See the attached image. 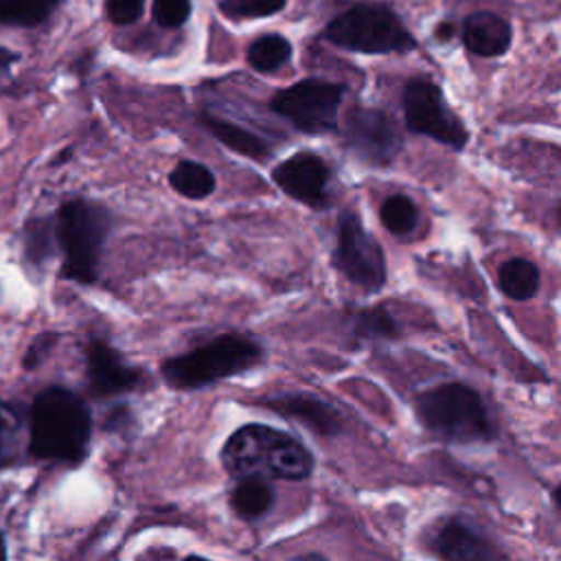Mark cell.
Instances as JSON below:
<instances>
[{
	"instance_id": "obj_1",
	"label": "cell",
	"mask_w": 561,
	"mask_h": 561,
	"mask_svg": "<svg viewBox=\"0 0 561 561\" xmlns=\"http://www.w3.org/2000/svg\"><path fill=\"white\" fill-rule=\"evenodd\" d=\"M90 432V412L75 392L55 386L35 397L28 427V449L35 458L77 462L88 451Z\"/></svg>"
},
{
	"instance_id": "obj_2",
	"label": "cell",
	"mask_w": 561,
	"mask_h": 561,
	"mask_svg": "<svg viewBox=\"0 0 561 561\" xmlns=\"http://www.w3.org/2000/svg\"><path fill=\"white\" fill-rule=\"evenodd\" d=\"M224 467L237 476L302 480L313 471V456L289 434L267 425L237 430L221 449Z\"/></svg>"
},
{
	"instance_id": "obj_3",
	"label": "cell",
	"mask_w": 561,
	"mask_h": 561,
	"mask_svg": "<svg viewBox=\"0 0 561 561\" xmlns=\"http://www.w3.org/2000/svg\"><path fill=\"white\" fill-rule=\"evenodd\" d=\"M421 425L451 443H484L495 436L482 397L458 381L421 392L414 401Z\"/></svg>"
},
{
	"instance_id": "obj_4",
	"label": "cell",
	"mask_w": 561,
	"mask_h": 561,
	"mask_svg": "<svg viewBox=\"0 0 561 561\" xmlns=\"http://www.w3.org/2000/svg\"><path fill=\"white\" fill-rule=\"evenodd\" d=\"M261 346L243 335H221L191 353L162 362V377L171 388L193 390L259 364Z\"/></svg>"
},
{
	"instance_id": "obj_5",
	"label": "cell",
	"mask_w": 561,
	"mask_h": 561,
	"mask_svg": "<svg viewBox=\"0 0 561 561\" xmlns=\"http://www.w3.org/2000/svg\"><path fill=\"white\" fill-rule=\"evenodd\" d=\"M324 37L340 48L368 55L408 53L416 48V39L399 15L377 2H362L346 9L327 24Z\"/></svg>"
},
{
	"instance_id": "obj_6",
	"label": "cell",
	"mask_w": 561,
	"mask_h": 561,
	"mask_svg": "<svg viewBox=\"0 0 561 561\" xmlns=\"http://www.w3.org/2000/svg\"><path fill=\"white\" fill-rule=\"evenodd\" d=\"M110 224V213L85 199H70L57 210L55 232L64 250V278L77 283H92L96 278V265Z\"/></svg>"
},
{
	"instance_id": "obj_7",
	"label": "cell",
	"mask_w": 561,
	"mask_h": 561,
	"mask_svg": "<svg viewBox=\"0 0 561 561\" xmlns=\"http://www.w3.org/2000/svg\"><path fill=\"white\" fill-rule=\"evenodd\" d=\"M342 96L344 85L340 83L302 79L276 92L270 107L305 134H324L337 127Z\"/></svg>"
},
{
	"instance_id": "obj_8",
	"label": "cell",
	"mask_w": 561,
	"mask_h": 561,
	"mask_svg": "<svg viewBox=\"0 0 561 561\" xmlns=\"http://www.w3.org/2000/svg\"><path fill=\"white\" fill-rule=\"evenodd\" d=\"M403 114L410 131L430 136L451 149H462L469 140L467 127L445 103L440 88L425 77L408 81L403 90Z\"/></svg>"
},
{
	"instance_id": "obj_9",
	"label": "cell",
	"mask_w": 561,
	"mask_h": 561,
	"mask_svg": "<svg viewBox=\"0 0 561 561\" xmlns=\"http://www.w3.org/2000/svg\"><path fill=\"white\" fill-rule=\"evenodd\" d=\"M333 261L351 283L366 291H377L386 283L383 250L377 239L364 230L355 213L340 217Z\"/></svg>"
},
{
	"instance_id": "obj_10",
	"label": "cell",
	"mask_w": 561,
	"mask_h": 561,
	"mask_svg": "<svg viewBox=\"0 0 561 561\" xmlns=\"http://www.w3.org/2000/svg\"><path fill=\"white\" fill-rule=\"evenodd\" d=\"M344 138L348 147L370 164H390L403 149V136L394 118L375 107H355L346 116Z\"/></svg>"
},
{
	"instance_id": "obj_11",
	"label": "cell",
	"mask_w": 561,
	"mask_h": 561,
	"mask_svg": "<svg viewBox=\"0 0 561 561\" xmlns=\"http://www.w3.org/2000/svg\"><path fill=\"white\" fill-rule=\"evenodd\" d=\"M272 180L283 193L307 206L320 208L327 204L329 167L316 153L300 151L289 156L278 167H274Z\"/></svg>"
},
{
	"instance_id": "obj_12",
	"label": "cell",
	"mask_w": 561,
	"mask_h": 561,
	"mask_svg": "<svg viewBox=\"0 0 561 561\" xmlns=\"http://www.w3.org/2000/svg\"><path fill=\"white\" fill-rule=\"evenodd\" d=\"M142 381L136 366L123 362L118 351L101 340L88 344V383L96 397H114L134 390Z\"/></svg>"
},
{
	"instance_id": "obj_13",
	"label": "cell",
	"mask_w": 561,
	"mask_h": 561,
	"mask_svg": "<svg viewBox=\"0 0 561 561\" xmlns=\"http://www.w3.org/2000/svg\"><path fill=\"white\" fill-rule=\"evenodd\" d=\"M434 550L443 561H506L486 537L460 519L447 522L436 533Z\"/></svg>"
},
{
	"instance_id": "obj_14",
	"label": "cell",
	"mask_w": 561,
	"mask_h": 561,
	"mask_svg": "<svg viewBox=\"0 0 561 561\" xmlns=\"http://www.w3.org/2000/svg\"><path fill=\"white\" fill-rule=\"evenodd\" d=\"M511 24L491 11H476L462 22V39L478 57L504 55L511 46Z\"/></svg>"
},
{
	"instance_id": "obj_15",
	"label": "cell",
	"mask_w": 561,
	"mask_h": 561,
	"mask_svg": "<svg viewBox=\"0 0 561 561\" xmlns=\"http://www.w3.org/2000/svg\"><path fill=\"white\" fill-rule=\"evenodd\" d=\"M270 405L285 416L300 421L322 436L337 434L342 427V416L333 405L313 394H283L270 399Z\"/></svg>"
},
{
	"instance_id": "obj_16",
	"label": "cell",
	"mask_w": 561,
	"mask_h": 561,
	"mask_svg": "<svg viewBox=\"0 0 561 561\" xmlns=\"http://www.w3.org/2000/svg\"><path fill=\"white\" fill-rule=\"evenodd\" d=\"M274 502V486L270 478L243 476L230 491V506L243 519H256L270 511Z\"/></svg>"
},
{
	"instance_id": "obj_17",
	"label": "cell",
	"mask_w": 561,
	"mask_h": 561,
	"mask_svg": "<svg viewBox=\"0 0 561 561\" xmlns=\"http://www.w3.org/2000/svg\"><path fill=\"white\" fill-rule=\"evenodd\" d=\"M199 121L228 149H232V151H237V153H241V156H245L250 160H265L270 156L267 142L263 138H259L256 134L248 131L245 127L234 125V123L224 121V118L208 116V114H202Z\"/></svg>"
},
{
	"instance_id": "obj_18",
	"label": "cell",
	"mask_w": 561,
	"mask_h": 561,
	"mask_svg": "<svg viewBox=\"0 0 561 561\" xmlns=\"http://www.w3.org/2000/svg\"><path fill=\"white\" fill-rule=\"evenodd\" d=\"M500 289L513 300H528L539 289V270L526 259H511L500 267Z\"/></svg>"
},
{
	"instance_id": "obj_19",
	"label": "cell",
	"mask_w": 561,
	"mask_h": 561,
	"mask_svg": "<svg viewBox=\"0 0 561 561\" xmlns=\"http://www.w3.org/2000/svg\"><path fill=\"white\" fill-rule=\"evenodd\" d=\"M169 182L180 195L191 199H204L215 191V175L210 169L193 160L178 162L169 173Z\"/></svg>"
},
{
	"instance_id": "obj_20",
	"label": "cell",
	"mask_w": 561,
	"mask_h": 561,
	"mask_svg": "<svg viewBox=\"0 0 561 561\" xmlns=\"http://www.w3.org/2000/svg\"><path fill=\"white\" fill-rule=\"evenodd\" d=\"M291 57V44L283 35L270 33L256 37L248 48V64L259 72H274Z\"/></svg>"
},
{
	"instance_id": "obj_21",
	"label": "cell",
	"mask_w": 561,
	"mask_h": 561,
	"mask_svg": "<svg viewBox=\"0 0 561 561\" xmlns=\"http://www.w3.org/2000/svg\"><path fill=\"white\" fill-rule=\"evenodd\" d=\"M61 0H0V24L37 26L50 18Z\"/></svg>"
},
{
	"instance_id": "obj_22",
	"label": "cell",
	"mask_w": 561,
	"mask_h": 561,
	"mask_svg": "<svg viewBox=\"0 0 561 561\" xmlns=\"http://www.w3.org/2000/svg\"><path fill=\"white\" fill-rule=\"evenodd\" d=\"M379 215H381V224L386 226V230L397 237L410 234L419 224V210H416L414 202L405 195L386 197Z\"/></svg>"
},
{
	"instance_id": "obj_23",
	"label": "cell",
	"mask_w": 561,
	"mask_h": 561,
	"mask_svg": "<svg viewBox=\"0 0 561 561\" xmlns=\"http://www.w3.org/2000/svg\"><path fill=\"white\" fill-rule=\"evenodd\" d=\"M353 329L359 337L390 340L399 335V327L386 307H368L353 316Z\"/></svg>"
},
{
	"instance_id": "obj_24",
	"label": "cell",
	"mask_w": 561,
	"mask_h": 561,
	"mask_svg": "<svg viewBox=\"0 0 561 561\" xmlns=\"http://www.w3.org/2000/svg\"><path fill=\"white\" fill-rule=\"evenodd\" d=\"M285 0H219V11L230 20L267 18L278 13Z\"/></svg>"
},
{
	"instance_id": "obj_25",
	"label": "cell",
	"mask_w": 561,
	"mask_h": 561,
	"mask_svg": "<svg viewBox=\"0 0 561 561\" xmlns=\"http://www.w3.org/2000/svg\"><path fill=\"white\" fill-rule=\"evenodd\" d=\"M24 252H26V259L33 263H42L50 254V224L48 221H31L28 224Z\"/></svg>"
},
{
	"instance_id": "obj_26",
	"label": "cell",
	"mask_w": 561,
	"mask_h": 561,
	"mask_svg": "<svg viewBox=\"0 0 561 561\" xmlns=\"http://www.w3.org/2000/svg\"><path fill=\"white\" fill-rule=\"evenodd\" d=\"M191 15V0H153V20L160 26L175 28Z\"/></svg>"
},
{
	"instance_id": "obj_27",
	"label": "cell",
	"mask_w": 561,
	"mask_h": 561,
	"mask_svg": "<svg viewBox=\"0 0 561 561\" xmlns=\"http://www.w3.org/2000/svg\"><path fill=\"white\" fill-rule=\"evenodd\" d=\"M145 9V0H105V13L107 18L118 24H134Z\"/></svg>"
},
{
	"instance_id": "obj_28",
	"label": "cell",
	"mask_w": 561,
	"mask_h": 561,
	"mask_svg": "<svg viewBox=\"0 0 561 561\" xmlns=\"http://www.w3.org/2000/svg\"><path fill=\"white\" fill-rule=\"evenodd\" d=\"M55 340H57V335H53V333L39 335V337L31 344V348L26 351V355H24V366H26V368L37 366V364L44 359V355L48 353V348L55 344Z\"/></svg>"
},
{
	"instance_id": "obj_29",
	"label": "cell",
	"mask_w": 561,
	"mask_h": 561,
	"mask_svg": "<svg viewBox=\"0 0 561 561\" xmlns=\"http://www.w3.org/2000/svg\"><path fill=\"white\" fill-rule=\"evenodd\" d=\"M13 427H15V416L4 405H0V449L7 443L9 434L13 432Z\"/></svg>"
},
{
	"instance_id": "obj_30",
	"label": "cell",
	"mask_w": 561,
	"mask_h": 561,
	"mask_svg": "<svg viewBox=\"0 0 561 561\" xmlns=\"http://www.w3.org/2000/svg\"><path fill=\"white\" fill-rule=\"evenodd\" d=\"M434 33H436V37H438V39H449V37L454 35V26H451V24H447V22H443V24H438V26H436V31H434Z\"/></svg>"
},
{
	"instance_id": "obj_31",
	"label": "cell",
	"mask_w": 561,
	"mask_h": 561,
	"mask_svg": "<svg viewBox=\"0 0 561 561\" xmlns=\"http://www.w3.org/2000/svg\"><path fill=\"white\" fill-rule=\"evenodd\" d=\"M11 59H15V55H13V53H9L7 48H0V66L11 64Z\"/></svg>"
},
{
	"instance_id": "obj_32",
	"label": "cell",
	"mask_w": 561,
	"mask_h": 561,
	"mask_svg": "<svg viewBox=\"0 0 561 561\" xmlns=\"http://www.w3.org/2000/svg\"><path fill=\"white\" fill-rule=\"evenodd\" d=\"M554 504H557L559 511H561V484L554 489Z\"/></svg>"
},
{
	"instance_id": "obj_33",
	"label": "cell",
	"mask_w": 561,
	"mask_h": 561,
	"mask_svg": "<svg viewBox=\"0 0 561 561\" xmlns=\"http://www.w3.org/2000/svg\"><path fill=\"white\" fill-rule=\"evenodd\" d=\"M0 561H7V548H4V541H2V535H0Z\"/></svg>"
},
{
	"instance_id": "obj_34",
	"label": "cell",
	"mask_w": 561,
	"mask_h": 561,
	"mask_svg": "<svg viewBox=\"0 0 561 561\" xmlns=\"http://www.w3.org/2000/svg\"><path fill=\"white\" fill-rule=\"evenodd\" d=\"M184 561H208V559H202V557H188V559H184Z\"/></svg>"
},
{
	"instance_id": "obj_35",
	"label": "cell",
	"mask_w": 561,
	"mask_h": 561,
	"mask_svg": "<svg viewBox=\"0 0 561 561\" xmlns=\"http://www.w3.org/2000/svg\"><path fill=\"white\" fill-rule=\"evenodd\" d=\"M559 221H561V206H559Z\"/></svg>"
}]
</instances>
